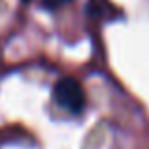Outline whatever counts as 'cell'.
<instances>
[{"mask_svg": "<svg viewBox=\"0 0 149 149\" xmlns=\"http://www.w3.org/2000/svg\"><path fill=\"white\" fill-rule=\"evenodd\" d=\"M55 100L68 113H81L85 108V91L74 77H62L55 85Z\"/></svg>", "mask_w": 149, "mask_h": 149, "instance_id": "1", "label": "cell"}, {"mask_svg": "<svg viewBox=\"0 0 149 149\" xmlns=\"http://www.w3.org/2000/svg\"><path fill=\"white\" fill-rule=\"evenodd\" d=\"M72 2V0H42V4H44V8H47V10H57V8L64 6V4Z\"/></svg>", "mask_w": 149, "mask_h": 149, "instance_id": "2", "label": "cell"}]
</instances>
